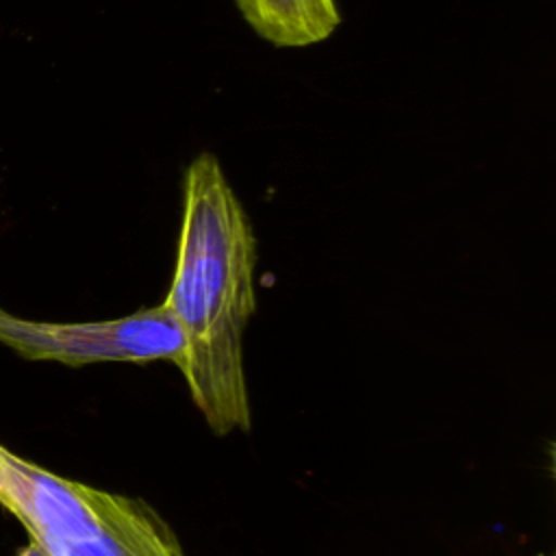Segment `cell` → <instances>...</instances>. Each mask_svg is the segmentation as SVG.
<instances>
[{"label":"cell","instance_id":"cell-1","mask_svg":"<svg viewBox=\"0 0 556 556\" xmlns=\"http://www.w3.org/2000/svg\"><path fill=\"white\" fill-rule=\"evenodd\" d=\"M182 191L176 267L163 302L182 337L176 367L215 434L250 430L243 332L256 308V237L215 154L191 161Z\"/></svg>","mask_w":556,"mask_h":556},{"label":"cell","instance_id":"cell-3","mask_svg":"<svg viewBox=\"0 0 556 556\" xmlns=\"http://www.w3.org/2000/svg\"><path fill=\"white\" fill-rule=\"evenodd\" d=\"M0 343L30 361L63 365L150 363L182 356L180 330L165 304L104 321H35L0 306Z\"/></svg>","mask_w":556,"mask_h":556},{"label":"cell","instance_id":"cell-2","mask_svg":"<svg viewBox=\"0 0 556 556\" xmlns=\"http://www.w3.org/2000/svg\"><path fill=\"white\" fill-rule=\"evenodd\" d=\"M0 504L48 556H185L143 500L56 476L2 443Z\"/></svg>","mask_w":556,"mask_h":556},{"label":"cell","instance_id":"cell-4","mask_svg":"<svg viewBox=\"0 0 556 556\" xmlns=\"http://www.w3.org/2000/svg\"><path fill=\"white\" fill-rule=\"evenodd\" d=\"M256 35L278 48L326 41L341 24L334 0H235Z\"/></svg>","mask_w":556,"mask_h":556},{"label":"cell","instance_id":"cell-5","mask_svg":"<svg viewBox=\"0 0 556 556\" xmlns=\"http://www.w3.org/2000/svg\"><path fill=\"white\" fill-rule=\"evenodd\" d=\"M20 556H48V554H46L37 543H33V541H30V545H28V547H24V549L20 552Z\"/></svg>","mask_w":556,"mask_h":556}]
</instances>
